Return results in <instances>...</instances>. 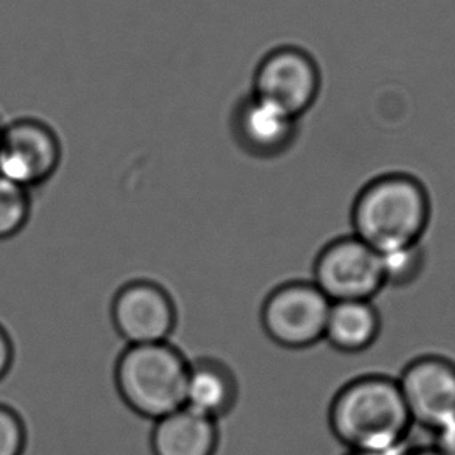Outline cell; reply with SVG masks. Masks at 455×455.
<instances>
[{"instance_id": "1", "label": "cell", "mask_w": 455, "mask_h": 455, "mask_svg": "<svg viewBox=\"0 0 455 455\" xmlns=\"http://www.w3.org/2000/svg\"><path fill=\"white\" fill-rule=\"evenodd\" d=\"M411 424L398 382L382 374L351 380L329 407L332 434L355 452H398Z\"/></svg>"}, {"instance_id": "2", "label": "cell", "mask_w": 455, "mask_h": 455, "mask_svg": "<svg viewBox=\"0 0 455 455\" xmlns=\"http://www.w3.org/2000/svg\"><path fill=\"white\" fill-rule=\"evenodd\" d=\"M351 220L355 237L379 254L421 243L430 221L429 194L407 173L374 178L355 198Z\"/></svg>"}, {"instance_id": "3", "label": "cell", "mask_w": 455, "mask_h": 455, "mask_svg": "<svg viewBox=\"0 0 455 455\" xmlns=\"http://www.w3.org/2000/svg\"><path fill=\"white\" fill-rule=\"evenodd\" d=\"M189 362L171 341L127 345L114 370L117 392L134 413L156 421L184 407Z\"/></svg>"}, {"instance_id": "4", "label": "cell", "mask_w": 455, "mask_h": 455, "mask_svg": "<svg viewBox=\"0 0 455 455\" xmlns=\"http://www.w3.org/2000/svg\"><path fill=\"white\" fill-rule=\"evenodd\" d=\"M63 142L49 122L20 116L0 127V175L32 190L49 183L63 163Z\"/></svg>"}, {"instance_id": "5", "label": "cell", "mask_w": 455, "mask_h": 455, "mask_svg": "<svg viewBox=\"0 0 455 455\" xmlns=\"http://www.w3.org/2000/svg\"><path fill=\"white\" fill-rule=\"evenodd\" d=\"M331 301L314 283L279 285L260 312L266 334L283 348H310L324 339Z\"/></svg>"}, {"instance_id": "6", "label": "cell", "mask_w": 455, "mask_h": 455, "mask_svg": "<svg viewBox=\"0 0 455 455\" xmlns=\"http://www.w3.org/2000/svg\"><path fill=\"white\" fill-rule=\"evenodd\" d=\"M312 283L331 303L371 301L386 287L380 254L355 235L340 237L318 254Z\"/></svg>"}, {"instance_id": "7", "label": "cell", "mask_w": 455, "mask_h": 455, "mask_svg": "<svg viewBox=\"0 0 455 455\" xmlns=\"http://www.w3.org/2000/svg\"><path fill=\"white\" fill-rule=\"evenodd\" d=\"M322 76L315 60L295 45L268 52L254 70L253 94L299 119L315 103Z\"/></svg>"}, {"instance_id": "8", "label": "cell", "mask_w": 455, "mask_h": 455, "mask_svg": "<svg viewBox=\"0 0 455 455\" xmlns=\"http://www.w3.org/2000/svg\"><path fill=\"white\" fill-rule=\"evenodd\" d=\"M111 320L127 345L171 341L177 328V304L164 285L150 279H134L114 295Z\"/></svg>"}, {"instance_id": "9", "label": "cell", "mask_w": 455, "mask_h": 455, "mask_svg": "<svg viewBox=\"0 0 455 455\" xmlns=\"http://www.w3.org/2000/svg\"><path fill=\"white\" fill-rule=\"evenodd\" d=\"M399 390L411 423L434 430L455 419V365L438 355L411 362L399 376Z\"/></svg>"}, {"instance_id": "10", "label": "cell", "mask_w": 455, "mask_h": 455, "mask_svg": "<svg viewBox=\"0 0 455 455\" xmlns=\"http://www.w3.org/2000/svg\"><path fill=\"white\" fill-rule=\"evenodd\" d=\"M231 132L237 146L256 158H276L298 136V119L258 95H245L231 114Z\"/></svg>"}, {"instance_id": "11", "label": "cell", "mask_w": 455, "mask_h": 455, "mask_svg": "<svg viewBox=\"0 0 455 455\" xmlns=\"http://www.w3.org/2000/svg\"><path fill=\"white\" fill-rule=\"evenodd\" d=\"M239 398V382L235 371L215 357L189 362L184 407L219 423L229 415Z\"/></svg>"}, {"instance_id": "12", "label": "cell", "mask_w": 455, "mask_h": 455, "mask_svg": "<svg viewBox=\"0 0 455 455\" xmlns=\"http://www.w3.org/2000/svg\"><path fill=\"white\" fill-rule=\"evenodd\" d=\"M220 443L219 423L181 407L153 426V455H215Z\"/></svg>"}, {"instance_id": "13", "label": "cell", "mask_w": 455, "mask_h": 455, "mask_svg": "<svg viewBox=\"0 0 455 455\" xmlns=\"http://www.w3.org/2000/svg\"><path fill=\"white\" fill-rule=\"evenodd\" d=\"M380 316L371 301H340L331 304L324 339L332 348L355 355L378 340Z\"/></svg>"}, {"instance_id": "14", "label": "cell", "mask_w": 455, "mask_h": 455, "mask_svg": "<svg viewBox=\"0 0 455 455\" xmlns=\"http://www.w3.org/2000/svg\"><path fill=\"white\" fill-rule=\"evenodd\" d=\"M32 190L0 175V241L13 239L32 217Z\"/></svg>"}, {"instance_id": "15", "label": "cell", "mask_w": 455, "mask_h": 455, "mask_svg": "<svg viewBox=\"0 0 455 455\" xmlns=\"http://www.w3.org/2000/svg\"><path fill=\"white\" fill-rule=\"evenodd\" d=\"M424 251L421 243L395 248L380 253V266L386 285L405 287L415 283L424 268Z\"/></svg>"}, {"instance_id": "16", "label": "cell", "mask_w": 455, "mask_h": 455, "mask_svg": "<svg viewBox=\"0 0 455 455\" xmlns=\"http://www.w3.org/2000/svg\"><path fill=\"white\" fill-rule=\"evenodd\" d=\"M26 446L24 419L13 407L0 404V455H24Z\"/></svg>"}, {"instance_id": "17", "label": "cell", "mask_w": 455, "mask_h": 455, "mask_svg": "<svg viewBox=\"0 0 455 455\" xmlns=\"http://www.w3.org/2000/svg\"><path fill=\"white\" fill-rule=\"evenodd\" d=\"M434 446L438 454L455 455V419L444 424L440 429L434 430Z\"/></svg>"}, {"instance_id": "18", "label": "cell", "mask_w": 455, "mask_h": 455, "mask_svg": "<svg viewBox=\"0 0 455 455\" xmlns=\"http://www.w3.org/2000/svg\"><path fill=\"white\" fill-rule=\"evenodd\" d=\"M14 345L7 329L0 324V380L7 376L13 367Z\"/></svg>"}, {"instance_id": "19", "label": "cell", "mask_w": 455, "mask_h": 455, "mask_svg": "<svg viewBox=\"0 0 455 455\" xmlns=\"http://www.w3.org/2000/svg\"><path fill=\"white\" fill-rule=\"evenodd\" d=\"M399 455H442L436 452L435 449L429 446V448H413L407 449L404 448L401 451V454Z\"/></svg>"}, {"instance_id": "20", "label": "cell", "mask_w": 455, "mask_h": 455, "mask_svg": "<svg viewBox=\"0 0 455 455\" xmlns=\"http://www.w3.org/2000/svg\"><path fill=\"white\" fill-rule=\"evenodd\" d=\"M401 451H398V452H355V451H349L348 455H399Z\"/></svg>"}, {"instance_id": "21", "label": "cell", "mask_w": 455, "mask_h": 455, "mask_svg": "<svg viewBox=\"0 0 455 455\" xmlns=\"http://www.w3.org/2000/svg\"><path fill=\"white\" fill-rule=\"evenodd\" d=\"M0 127H2V122H0Z\"/></svg>"}]
</instances>
